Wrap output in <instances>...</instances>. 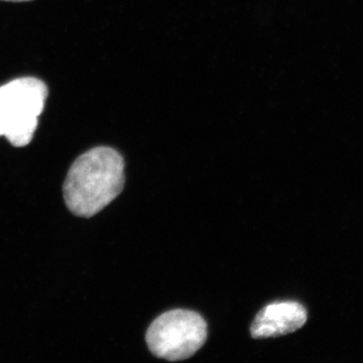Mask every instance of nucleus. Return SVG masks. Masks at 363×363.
<instances>
[{"label":"nucleus","instance_id":"obj_1","mask_svg":"<svg viewBox=\"0 0 363 363\" xmlns=\"http://www.w3.org/2000/svg\"><path fill=\"white\" fill-rule=\"evenodd\" d=\"M124 180L123 159L116 150H88L69 169L64 184L67 207L76 216H94L121 194Z\"/></svg>","mask_w":363,"mask_h":363},{"label":"nucleus","instance_id":"obj_2","mask_svg":"<svg viewBox=\"0 0 363 363\" xmlns=\"http://www.w3.org/2000/svg\"><path fill=\"white\" fill-rule=\"evenodd\" d=\"M47 85L33 77L16 79L0 87V136L13 147L32 142L45 108Z\"/></svg>","mask_w":363,"mask_h":363},{"label":"nucleus","instance_id":"obj_3","mask_svg":"<svg viewBox=\"0 0 363 363\" xmlns=\"http://www.w3.org/2000/svg\"><path fill=\"white\" fill-rule=\"evenodd\" d=\"M145 339L155 357L169 362L185 360L204 345L207 324L198 313L172 310L152 322Z\"/></svg>","mask_w":363,"mask_h":363},{"label":"nucleus","instance_id":"obj_4","mask_svg":"<svg viewBox=\"0 0 363 363\" xmlns=\"http://www.w3.org/2000/svg\"><path fill=\"white\" fill-rule=\"evenodd\" d=\"M307 311L297 302H279L260 310L250 327L253 338L279 337L302 328Z\"/></svg>","mask_w":363,"mask_h":363},{"label":"nucleus","instance_id":"obj_5","mask_svg":"<svg viewBox=\"0 0 363 363\" xmlns=\"http://www.w3.org/2000/svg\"><path fill=\"white\" fill-rule=\"evenodd\" d=\"M4 1L23 2V1H30V0H4Z\"/></svg>","mask_w":363,"mask_h":363}]
</instances>
